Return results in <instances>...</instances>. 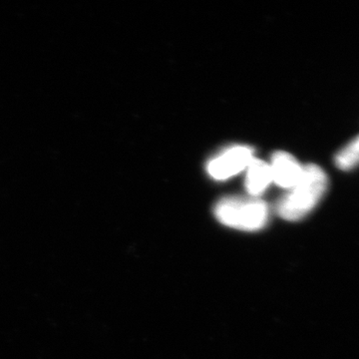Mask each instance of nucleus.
Masks as SVG:
<instances>
[{"label":"nucleus","instance_id":"nucleus-1","mask_svg":"<svg viewBox=\"0 0 359 359\" xmlns=\"http://www.w3.org/2000/svg\"><path fill=\"white\" fill-rule=\"evenodd\" d=\"M328 186L327 175L316 165L304 166L302 178L276 205V212L287 221L304 219L320 203Z\"/></svg>","mask_w":359,"mask_h":359},{"label":"nucleus","instance_id":"nucleus-2","mask_svg":"<svg viewBox=\"0 0 359 359\" xmlns=\"http://www.w3.org/2000/svg\"><path fill=\"white\" fill-rule=\"evenodd\" d=\"M269 215L268 205L254 197H226L215 207L219 223L240 231L262 230L268 224Z\"/></svg>","mask_w":359,"mask_h":359},{"label":"nucleus","instance_id":"nucleus-3","mask_svg":"<svg viewBox=\"0 0 359 359\" xmlns=\"http://www.w3.org/2000/svg\"><path fill=\"white\" fill-rule=\"evenodd\" d=\"M254 150L248 146H235L217 156L208 164L212 178L223 181L247 169L254 159Z\"/></svg>","mask_w":359,"mask_h":359},{"label":"nucleus","instance_id":"nucleus-4","mask_svg":"<svg viewBox=\"0 0 359 359\" xmlns=\"http://www.w3.org/2000/svg\"><path fill=\"white\" fill-rule=\"evenodd\" d=\"M273 175V181L280 188L290 189L297 185L302 178L304 166L290 153L278 151L273 155L269 165Z\"/></svg>","mask_w":359,"mask_h":359},{"label":"nucleus","instance_id":"nucleus-5","mask_svg":"<svg viewBox=\"0 0 359 359\" xmlns=\"http://www.w3.org/2000/svg\"><path fill=\"white\" fill-rule=\"evenodd\" d=\"M247 169L248 173L245 182V190L252 197H259L273 182L271 166L268 163L254 158Z\"/></svg>","mask_w":359,"mask_h":359},{"label":"nucleus","instance_id":"nucleus-6","mask_svg":"<svg viewBox=\"0 0 359 359\" xmlns=\"http://www.w3.org/2000/svg\"><path fill=\"white\" fill-rule=\"evenodd\" d=\"M335 165L342 171H351L359 165V136L349 142L337 153Z\"/></svg>","mask_w":359,"mask_h":359}]
</instances>
